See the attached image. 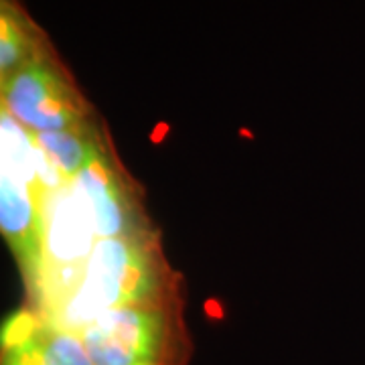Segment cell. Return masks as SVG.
<instances>
[{
  "mask_svg": "<svg viewBox=\"0 0 365 365\" xmlns=\"http://www.w3.org/2000/svg\"><path fill=\"white\" fill-rule=\"evenodd\" d=\"M160 278L150 237L98 240L78 288L45 321L81 335L114 309L158 304Z\"/></svg>",
  "mask_w": 365,
  "mask_h": 365,
  "instance_id": "cell-1",
  "label": "cell"
},
{
  "mask_svg": "<svg viewBox=\"0 0 365 365\" xmlns=\"http://www.w3.org/2000/svg\"><path fill=\"white\" fill-rule=\"evenodd\" d=\"M2 108L31 132L78 130L90 126L88 104L53 55L2 79Z\"/></svg>",
  "mask_w": 365,
  "mask_h": 365,
  "instance_id": "cell-2",
  "label": "cell"
},
{
  "mask_svg": "<svg viewBox=\"0 0 365 365\" xmlns=\"http://www.w3.org/2000/svg\"><path fill=\"white\" fill-rule=\"evenodd\" d=\"M79 337L93 365H175L173 327L158 304L114 309Z\"/></svg>",
  "mask_w": 365,
  "mask_h": 365,
  "instance_id": "cell-3",
  "label": "cell"
},
{
  "mask_svg": "<svg viewBox=\"0 0 365 365\" xmlns=\"http://www.w3.org/2000/svg\"><path fill=\"white\" fill-rule=\"evenodd\" d=\"M76 181L90 203L100 240L150 237L143 227L138 205L128 191V185L100 138H93L90 155Z\"/></svg>",
  "mask_w": 365,
  "mask_h": 365,
  "instance_id": "cell-4",
  "label": "cell"
},
{
  "mask_svg": "<svg viewBox=\"0 0 365 365\" xmlns=\"http://www.w3.org/2000/svg\"><path fill=\"white\" fill-rule=\"evenodd\" d=\"M0 227L31 288L41 266V203L6 170L0 175Z\"/></svg>",
  "mask_w": 365,
  "mask_h": 365,
  "instance_id": "cell-5",
  "label": "cell"
},
{
  "mask_svg": "<svg viewBox=\"0 0 365 365\" xmlns=\"http://www.w3.org/2000/svg\"><path fill=\"white\" fill-rule=\"evenodd\" d=\"M2 329L25 341L39 365H93L79 335L47 323L33 309L9 317Z\"/></svg>",
  "mask_w": 365,
  "mask_h": 365,
  "instance_id": "cell-6",
  "label": "cell"
},
{
  "mask_svg": "<svg viewBox=\"0 0 365 365\" xmlns=\"http://www.w3.org/2000/svg\"><path fill=\"white\" fill-rule=\"evenodd\" d=\"M53 55L47 39L16 0L0 2V79Z\"/></svg>",
  "mask_w": 365,
  "mask_h": 365,
  "instance_id": "cell-7",
  "label": "cell"
},
{
  "mask_svg": "<svg viewBox=\"0 0 365 365\" xmlns=\"http://www.w3.org/2000/svg\"><path fill=\"white\" fill-rule=\"evenodd\" d=\"M0 140H2V170L11 173L16 181L43 201V187L37 170V146L31 130L2 108L0 112Z\"/></svg>",
  "mask_w": 365,
  "mask_h": 365,
  "instance_id": "cell-8",
  "label": "cell"
},
{
  "mask_svg": "<svg viewBox=\"0 0 365 365\" xmlns=\"http://www.w3.org/2000/svg\"><path fill=\"white\" fill-rule=\"evenodd\" d=\"M31 134L37 146L45 153V157L49 158V163L67 181H73L78 177L81 167L86 165V158L90 155L91 143L96 138L90 126L78 128V130L31 132Z\"/></svg>",
  "mask_w": 365,
  "mask_h": 365,
  "instance_id": "cell-9",
  "label": "cell"
},
{
  "mask_svg": "<svg viewBox=\"0 0 365 365\" xmlns=\"http://www.w3.org/2000/svg\"><path fill=\"white\" fill-rule=\"evenodd\" d=\"M2 365H39V361L21 337L2 331Z\"/></svg>",
  "mask_w": 365,
  "mask_h": 365,
  "instance_id": "cell-10",
  "label": "cell"
}]
</instances>
